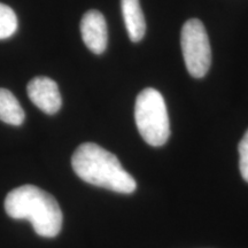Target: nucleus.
<instances>
[{"label":"nucleus","instance_id":"nucleus-3","mask_svg":"<svg viewBox=\"0 0 248 248\" xmlns=\"http://www.w3.org/2000/svg\"><path fill=\"white\" fill-rule=\"evenodd\" d=\"M135 121L138 131L148 145L163 146L170 137L168 110L162 94L153 88L139 93L135 105Z\"/></svg>","mask_w":248,"mask_h":248},{"label":"nucleus","instance_id":"nucleus-6","mask_svg":"<svg viewBox=\"0 0 248 248\" xmlns=\"http://www.w3.org/2000/svg\"><path fill=\"white\" fill-rule=\"evenodd\" d=\"M80 33L83 42L90 51L94 54L104 53L108 43V31L106 20L100 12L91 9L83 15Z\"/></svg>","mask_w":248,"mask_h":248},{"label":"nucleus","instance_id":"nucleus-4","mask_svg":"<svg viewBox=\"0 0 248 248\" xmlns=\"http://www.w3.org/2000/svg\"><path fill=\"white\" fill-rule=\"evenodd\" d=\"M181 46L185 66L191 76L201 78L208 73L212 63V49L203 23L198 18H190L181 32Z\"/></svg>","mask_w":248,"mask_h":248},{"label":"nucleus","instance_id":"nucleus-7","mask_svg":"<svg viewBox=\"0 0 248 248\" xmlns=\"http://www.w3.org/2000/svg\"><path fill=\"white\" fill-rule=\"evenodd\" d=\"M121 7L130 40L133 43L140 42L146 32V22L140 2L139 0H121Z\"/></svg>","mask_w":248,"mask_h":248},{"label":"nucleus","instance_id":"nucleus-10","mask_svg":"<svg viewBox=\"0 0 248 248\" xmlns=\"http://www.w3.org/2000/svg\"><path fill=\"white\" fill-rule=\"evenodd\" d=\"M239 151V169L243 178L248 183V130L238 146Z\"/></svg>","mask_w":248,"mask_h":248},{"label":"nucleus","instance_id":"nucleus-1","mask_svg":"<svg viewBox=\"0 0 248 248\" xmlns=\"http://www.w3.org/2000/svg\"><path fill=\"white\" fill-rule=\"evenodd\" d=\"M71 166L80 179L98 187L124 194L133 193L137 187L116 155L94 142L79 145L71 157Z\"/></svg>","mask_w":248,"mask_h":248},{"label":"nucleus","instance_id":"nucleus-5","mask_svg":"<svg viewBox=\"0 0 248 248\" xmlns=\"http://www.w3.org/2000/svg\"><path fill=\"white\" fill-rule=\"evenodd\" d=\"M27 92L32 104L48 115L60 110L62 99L58 84L53 79L45 76L35 77L28 84Z\"/></svg>","mask_w":248,"mask_h":248},{"label":"nucleus","instance_id":"nucleus-2","mask_svg":"<svg viewBox=\"0 0 248 248\" xmlns=\"http://www.w3.org/2000/svg\"><path fill=\"white\" fill-rule=\"evenodd\" d=\"M5 210L14 219H28L40 237L54 238L62 228V212L53 195L35 185L14 188L5 199Z\"/></svg>","mask_w":248,"mask_h":248},{"label":"nucleus","instance_id":"nucleus-8","mask_svg":"<svg viewBox=\"0 0 248 248\" xmlns=\"http://www.w3.org/2000/svg\"><path fill=\"white\" fill-rule=\"evenodd\" d=\"M26 119L23 108L16 97L6 89H0V120L2 122L18 126Z\"/></svg>","mask_w":248,"mask_h":248},{"label":"nucleus","instance_id":"nucleus-9","mask_svg":"<svg viewBox=\"0 0 248 248\" xmlns=\"http://www.w3.org/2000/svg\"><path fill=\"white\" fill-rule=\"evenodd\" d=\"M17 30V16L9 6L0 2V39L9 38Z\"/></svg>","mask_w":248,"mask_h":248}]
</instances>
